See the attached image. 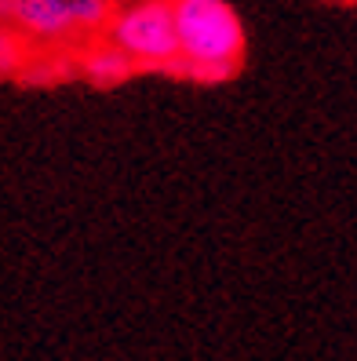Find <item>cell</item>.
<instances>
[{"instance_id": "6da1fadb", "label": "cell", "mask_w": 357, "mask_h": 361, "mask_svg": "<svg viewBox=\"0 0 357 361\" xmlns=\"http://www.w3.org/2000/svg\"><path fill=\"white\" fill-rule=\"evenodd\" d=\"M179 33V73L215 84L241 70L244 26L226 0H172Z\"/></svg>"}, {"instance_id": "7a4b0ae2", "label": "cell", "mask_w": 357, "mask_h": 361, "mask_svg": "<svg viewBox=\"0 0 357 361\" xmlns=\"http://www.w3.org/2000/svg\"><path fill=\"white\" fill-rule=\"evenodd\" d=\"M106 37L135 59L139 70L179 73V33L172 0H132L128 8L113 11Z\"/></svg>"}, {"instance_id": "3957f363", "label": "cell", "mask_w": 357, "mask_h": 361, "mask_svg": "<svg viewBox=\"0 0 357 361\" xmlns=\"http://www.w3.org/2000/svg\"><path fill=\"white\" fill-rule=\"evenodd\" d=\"M11 26L26 44H40V48H58L70 33H77L70 0H18Z\"/></svg>"}, {"instance_id": "277c9868", "label": "cell", "mask_w": 357, "mask_h": 361, "mask_svg": "<svg viewBox=\"0 0 357 361\" xmlns=\"http://www.w3.org/2000/svg\"><path fill=\"white\" fill-rule=\"evenodd\" d=\"M135 70H139L135 59L128 51H120L110 37L80 48V55H77V73L88 77L92 84H99V88H113V84L128 80Z\"/></svg>"}, {"instance_id": "5b68a950", "label": "cell", "mask_w": 357, "mask_h": 361, "mask_svg": "<svg viewBox=\"0 0 357 361\" xmlns=\"http://www.w3.org/2000/svg\"><path fill=\"white\" fill-rule=\"evenodd\" d=\"M77 73V59L58 51V48H40L33 55H26L23 70H18V77H23L26 84H58Z\"/></svg>"}, {"instance_id": "8992f818", "label": "cell", "mask_w": 357, "mask_h": 361, "mask_svg": "<svg viewBox=\"0 0 357 361\" xmlns=\"http://www.w3.org/2000/svg\"><path fill=\"white\" fill-rule=\"evenodd\" d=\"M70 15L77 33H99L113 18V0H70Z\"/></svg>"}, {"instance_id": "52a82bcc", "label": "cell", "mask_w": 357, "mask_h": 361, "mask_svg": "<svg viewBox=\"0 0 357 361\" xmlns=\"http://www.w3.org/2000/svg\"><path fill=\"white\" fill-rule=\"evenodd\" d=\"M26 55H30L26 51V40L18 37V33H11L8 23H0V77H11V73L23 70Z\"/></svg>"}, {"instance_id": "ba28073f", "label": "cell", "mask_w": 357, "mask_h": 361, "mask_svg": "<svg viewBox=\"0 0 357 361\" xmlns=\"http://www.w3.org/2000/svg\"><path fill=\"white\" fill-rule=\"evenodd\" d=\"M15 11H18V0H0V23H8V26H11Z\"/></svg>"}]
</instances>
